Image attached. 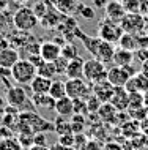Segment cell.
I'll return each mask as SVG.
<instances>
[{
    "mask_svg": "<svg viewBox=\"0 0 148 150\" xmlns=\"http://www.w3.org/2000/svg\"><path fill=\"white\" fill-rule=\"evenodd\" d=\"M38 68L29 59H19L11 68V78L19 86H30L32 81L36 78Z\"/></svg>",
    "mask_w": 148,
    "mask_h": 150,
    "instance_id": "obj_1",
    "label": "cell"
},
{
    "mask_svg": "<svg viewBox=\"0 0 148 150\" xmlns=\"http://www.w3.org/2000/svg\"><path fill=\"white\" fill-rule=\"evenodd\" d=\"M13 24L19 32L27 33V32H32L35 27H38L39 19H38V16L35 14L33 8L21 6L13 16Z\"/></svg>",
    "mask_w": 148,
    "mask_h": 150,
    "instance_id": "obj_2",
    "label": "cell"
},
{
    "mask_svg": "<svg viewBox=\"0 0 148 150\" xmlns=\"http://www.w3.org/2000/svg\"><path fill=\"white\" fill-rule=\"evenodd\" d=\"M123 33H125V32H123L120 22H115L109 18L101 19V22H99V25H98V36L99 38L106 40V41H110L114 44L118 43V40L121 38Z\"/></svg>",
    "mask_w": 148,
    "mask_h": 150,
    "instance_id": "obj_3",
    "label": "cell"
},
{
    "mask_svg": "<svg viewBox=\"0 0 148 150\" xmlns=\"http://www.w3.org/2000/svg\"><path fill=\"white\" fill-rule=\"evenodd\" d=\"M107 76V68L101 60L98 59H88L85 60L83 63V79L90 84H95V82H99V81L106 79Z\"/></svg>",
    "mask_w": 148,
    "mask_h": 150,
    "instance_id": "obj_4",
    "label": "cell"
},
{
    "mask_svg": "<svg viewBox=\"0 0 148 150\" xmlns=\"http://www.w3.org/2000/svg\"><path fill=\"white\" fill-rule=\"evenodd\" d=\"M123 32L131 35H139L145 32V25H147V18L140 13H126L125 18L120 21Z\"/></svg>",
    "mask_w": 148,
    "mask_h": 150,
    "instance_id": "obj_5",
    "label": "cell"
},
{
    "mask_svg": "<svg viewBox=\"0 0 148 150\" xmlns=\"http://www.w3.org/2000/svg\"><path fill=\"white\" fill-rule=\"evenodd\" d=\"M65 87H66V96L69 98H81L87 100L91 95V86H88L85 79H66L65 81Z\"/></svg>",
    "mask_w": 148,
    "mask_h": 150,
    "instance_id": "obj_6",
    "label": "cell"
},
{
    "mask_svg": "<svg viewBox=\"0 0 148 150\" xmlns=\"http://www.w3.org/2000/svg\"><path fill=\"white\" fill-rule=\"evenodd\" d=\"M133 76L129 74V71L126 70V67H118V65H112L110 68H107V76L106 79L109 81L114 87H125L126 82Z\"/></svg>",
    "mask_w": 148,
    "mask_h": 150,
    "instance_id": "obj_7",
    "label": "cell"
},
{
    "mask_svg": "<svg viewBox=\"0 0 148 150\" xmlns=\"http://www.w3.org/2000/svg\"><path fill=\"white\" fill-rule=\"evenodd\" d=\"M6 103L8 106L11 108H22L24 103H25L27 100H29V95H27L25 88L22 86H11L6 88Z\"/></svg>",
    "mask_w": 148,
    "mask_h": 150,
    "instance_id": "obj_8",
    "label": "cell"
},
{
    "mask_svg": "<svg viewBox=\"0 0 148 150\" xmlns=\"http://www.w3.org/2000/svg\"><path fill=\"white\" fill-rule=\"evenodd\" d=\"M114 90H115V87L112 86L107 79H102V81H99V82L91 84V92H93V95L98 96L102 103H109L112 95H114Z\"/></svg>",
    "mask_w": 148,
    "mask_h": 150,
    "instance_id": "obj_9",
    "label": "cell"
},
{
    "mask_svg": "<svg viewBox=\"0 0 148 150\" xmlns=\"http://www.w3.org/2000/svg\"><path fill=\"white\" fill-rule=\"evenodd\" d=\"M109 103L117 109L118 112H125L128 108H129V93L125 87H115L114 95Z\"/></svg>",
    "mask_w": 148,
    "mask_h": 150,
    "instance_id": "obj_10",
    "label": "cell"
},
{
    "mask_svg": "<svg viewBox=\"0 0 148 150\" xmlns=\"http://www.w3.org/2000/svg\"><path fill=\"white\" fill-rule=\"evenodd\" d=\"M115 51H117V47H115V44H114V43H110V41H106V40H102L93 59L101 60V62H102L104 65L114 63V55H115Z\"/></svg>",
    "mask_w": 148,
    "mask_h": 150,
    "instance_id": "obj_11",
    "label": "cell"
},
{
    "mask_svg": "<svg viewBox=\"0 0 148 150\" xmlns=\"http://www.w3.org/2000/svg\"><path fill=\"white\" fill-rule=\"evenodd\" d=\"M125 88L128 90V93H134V92L145 93L148 90V76H145L142 71H139L137 74H134L133 78L126 82Z\"/></svg>",
    "mask_w": 148,
    "mask_h": 150,
    "instance_id": "obj_12",
    "label": "cell"
},
{
    "mask_svg": "<svg viewBox=\"0 0 148 150\" xmlns=\"http://www.w3.org/2000/svg\"><path fill=\"white\" fill-rule=\"evenodd\" d=\"M39 55L44 62H55L62 55V46H58L55 41H44L39 47Z\"/></svg>",
    "mask_w": 148,
    "mask_h": 150,
    "instance_id": "obj_13",
    "label": "cell"
},
{
    "mask_svg": "<svg viewBox=\"0 0 148 150\" xmlns=\"http://www.w3.org/2000/svg\"><path fill=\"white\" fill-rule=\"evenodd\" d=\"M104 11H106V18H109L115 22H120L126 14V10L123 6L121 0H109Z\"/></svg>",
    "mask_w": 148,
    "mask_h": 150,
    "instance_id": "obj_14",
    "label": "cell"
},
{
    "mask_svg": "<svg viewBox=\"0 0 148 150\" xmlns=\"http://www.w3.org/2000/svg\"><path fill=\"white\" fill-rule=\"evenodd\" d=\"M19 59H21L19 57V51L16 47H13V46L5 47V49L0 51V68L11 70Z\"/></svg>",
    "mask_w": 148,
    "mask_h": 150,
    "instance_id": "obj_15",
    "label": "cell"
},
{
    "mask_svg": "<svg viewBox=\"0 0 148 150\" xmlns=\"http://www.w3.org/2000/svg\"><path fill=\"white\" fill-rule=\"evenodd\" d=\"M83 63H85V60L79 55L74 57L73 60H69L65 76L68 79H83Z\"/></svg>",
    "mask_w": 148,
    "mask_h": 150,
    "instance_id": "obj_16",
    "label": "cell"
},
{
    "mask_svg": "<svg viewBox=\"0 0 148 150\" xmlns=\"http://www.w3.org/2000/svg\"><path fill=\"white\" fill-rule=\"evenodd\" d=\"M54 111L57 112V115L69 119L74 114V100L69 98V96H63V98L57 100L55 101V106H54Z\"/></svg>",
    "mask_w": 148,
    "mask_h": 150,
    "instance_id": "obj_17",
    "label": "cell"
},
{
    "mask_svg": "<svg viewBox=\"0 0 148 150\" xmlns=\"http://www.w3.org/2000/svg\"><path fill=\"white\" fill-rule=\"evenodd\" d=\"M135 55H134V51H128V49H123V47H117L115 51V55H114V63L112 65H118V67H128L134 62Z\"/></svg>",
    "mask_w": 148,
    "mask_h": 150,
    "instance_id": "obj_18",
    "label": "cell"
},
{
    "mask_svg": "<svg viewBox=\"0 0 148 150\" xmlns=\"http://www.w3.org/2000/svg\"><path fill=\"white\" fill-rule=\"evenodd\" d=\"M65 18V14H62L60 11L55 8V10H52V13H51V8H49V11L43 16L41 19H39V24L41 25H44L46 29H51V27H57L60 22H62V19Z\"/></svg>",
    "mask_w": 148,
    "mask_h": 150,
    "instance_id": "obj_19",
    "label": "cell"
},
{
    "mask_svg": "<svg viewBox=\"0 0 148 150\" xmlns=\"http://www.w3.org/2000/svg\"><path fill=\"white\" fill-rule=\"evenodd\" d=\"M96 114H98V117H99V120L107 122V123H112V122H114V120L118 117V111H117L114 106H112L110 103H102L101 106H99Z\"/></svg>",
    "mask_w": 148,
    "mask_h": 150,
    "instance_id": "obj_20",
    "label": "cell"
},
{
    "mask_svg": "<svg viewBox=\"0 0 148 150\" xmlns=\"http://www.w3.org/2000/svg\"><path fill=\"white\" fill-rule=\"evenodd\" d=\"M51 86H52V79H47V78H43V76L36 74V78L32 81L30 88L33 93H49Z\"/></svg>",
    "mask_w": 148,
    "mask_h": 150,
    "instance_id": "obj_21",
    "label": "cell"
},
{
    "mask_svg": "<svg viewBox=\"0 0 148 150\" xmlns=\"http://www.w3.org/2000/svg\"><path fill=\"white\" fill-rule=\"evenodd\" d=\"M33 104L36 108H47V109H54L55 106V100L52 98L49 93H33Z\"/></svg>",
    "mask_w": 148,
    "mask_h": 150,
    "instance_id": "obj_22",
    "label": "cell"
},
{
    "mask_svg": "<svg viewBox=\"0 0 148 150\" xmlns=\"http://www.w3.org/2000/svg\"><path fill=\"white\" fill-rule=\"evenodd\" d=\"M54 123V131L57 133V134H66V133H73V128H71V122L69 119H66V117H60L57 115L55 117V120L52 122Z\"/></svg>",
    "mask_w": 148,
    "mask_h": 150,
    "instance_id": "obj_23",
    "label": "cell"
},
{
    "mask_svg": "<svg viewBox=\"0 0 148 150\" xmlns=\"http://www.w3.org/2000/svg\"><path fill=\"white\" fill-rule=\"evenodd\" d=\"M81 41H82V44H83V47H85V49L91 54V57H95V54H96V51H98V47H99V44H101L102 40L99 38V36L83 35Z\"/></svg>",
    "mask_w": 148,
    "mask_h": 150,
    "instance_id": "obj_24",
    "label": "cell"
},
{
    "mask_svg": "<svg viewBox=\"0 0 148 150\" xmlns=\"http://www.w3.org/2000/svg\"><path fill=\"white\" fill-rule=\"evenodd\" d=\"M77 6H79V3L76 0H60L55 5V8L65 16H71L73 13H77Z\"/></svg>",
    "mask_w": 148,
    "mask_h": 150,
    "instance_id": "obj_25",
    "label": "cell"
},
{
    "mask_svg": "<svg viewBox=\"0 0 148 150\" xmlns=\"http://www.w3.org/2000/svg\"><path fill=\"white\" fill-rule=\"evenodd\" d=\"M69 122H71V128H73L74 134L83 133V129L87 128V123H88V120H87L85 115H82V114H73Z\"/></svg>",
    "mask_w": 148,
    "mask_h": 150,
    "instance_id": "obj_26",
    "label": "cell"
},
{
    "mask_svg": "<svg viewBox=\"0 0 148 150\" xmlns=\"http://www.w3.org/2000/svg\"><path fill=\"white\" fill-rule=\"evenodd\" d=\"M118 47H123V49H128V51H135L137 49V41H135V35H131V33H123L121 38L118 40Z\"/></svg>",
    "mask_w": 148,
    "mask_h": 150,
    "instance_id": "obj_27",
    "label": "cell"
},
{
    "mask_svg": "<svg viewBox=\"0 0 148 150\" xmlns=\"http://www.w3.org/2000/svg\"><path fill=\"white\" fill-rule=\"evenodd\" d=\"M49 95H51L55 101L60 100V98H63V96H66L65 82H63V81H52V86H51Z\"/></svg>",
    "mask_w": 148,
    "mask_h": 150,
    "instance_id": "obj_28",
    "label": "cell"
},
{
    "mask_svg": "<svg viewBox=\"0 0 148 150\" xmlns=\"http://www.w3.org/2000/svg\"><path fill=\"white\" fill-rule=\"evenodd\" d=\"M38 74L43 76V78H47V79L54 81V78H57V71H55L54 62H44L38 68Z\"/></svg>",
    "mask_w": 148,
    "mask_h": 150,
    "instance_id": "obj_29",
    "label": "cell"
},
{
    "mask_svg": "<svg viewBox=\"0 0 148 150\" xmlns=\"http://www.w3.org/2000/svg\"><path fill=\"white\" fill-rule=\"evenodd\" d=\"M22 149L24 147L19 142V139H16V137L8 136L0 141V150H22Z\"/></svg>",
    "mask_w": 148,
    "mask_h": 150,
    "instance_id": "obj_30",
    "label": "cell"
},
{
    "mask_svg": "<svg viewBox=\"0 0 148 150\" xmlns=\"http://www.w3.org/2000/svg\"><path fill=\"white\" fill-rule=\"evenodd\" d=\"M142 106H145L143 93H140V92L129 93V108L128 109H135V108H142Z\"/></svg>",
    "mask_w": 148,
    "mask_h": 150,
    "instance_id": "obj_31",
    "label": "cell"
},
{
    "mask_svg": "<svg viewBox=\"0 0 148 150\" xmlns=\"http://www.w3.org/2000/svg\"><path fill=\"white\" fill-rule=\"evenodd\" d=\"M126 13H140L142 0H121Z\"/></svg>",
    "mask_w": 148,
    "mask_h": 150,
    "instance_id": "obj_32",
    "label": "cell"
},
{
    "mask_svg": "<svg viewBox=\"0 0 148 150\" xmlns=\"http://www.w3.org/2000/svg\"><path fill=\"white\" fill-rule=\"evenodd\" d=\"M62 55L68 60H73L74 57H77V49H76V46L73 43H65L62 46Z\"/></svg>",
    "mask_w": 148,
    "mask_h": 150,
    "instance_id": "obj_33",
    "label": "cell"
},
{
    "mask_svg": "<svg viewBox=\"0 0 148 150\" xmlns=\"http://www.w3.org/2000/svg\"><path fill=\"white\" fill-rule=\"evenodd\" d=\"M74 141H76V134L74 133H66V134H60L58 136V144H62L66 149H73L74 147Z\"/></svg>",
    "mask_w": 148,
    "mask_h": 150,
    "instance_id": "obj_34",
    "label": "cell"
},
{
    "mask_svg": "<svg viewBox=\"0 0 148 150\" xmlns=\"http://www.w3.org/2000/svg\"><path fill=\"white\" fill-rule=\"evenodd\" d=\"M85 101H87V108H88V114H90V112H98L99 106L102 104V101L99 100L98 96H95L93 93H91V95Z\"/></svg>",
    "mask_w": 148,
    "mask_h": 150,
    "instance_id": "obj_35",
    "label": "cell"
},
{
    "mask_svg": "<svg viewBox=\"0 0 148 150\" xmlns=\"http://www.w3.org/2000/svg\"><path fill=\"white\" fill-rule=\"evenodd\" d=\"M68 62H69V60L65 59L63 55H60V57H58V59L54 62V65H55V71H57V76H63V74L66 73Z\"/></svg>",
    "mask_w": 148,
    "mask_h": 150,
    "instance_id": "obj_36",
    "label": "cell"
},
{
    "mask_svg": "<svg viewBox=\"0 0 148 150\" xmlns=\"http://www.w3.org/2000/svg\"><path fill=\"white\" fill-rule=\"evenodd\" d=\"M77 13L82 14V18H85V19H93L95 18V10L91 6H88L87 3H79Z\"/></svg>",
    "mask_w": 148,
    "mask_h": 150,
    "instance_id": "obj_37",
    "label": "cell"
},
{
    "mask_svg": "<svg viewBox=\"0 0 148 150\" xmlns=\"http://www.w3.org/2000/svg\"><path fill=\"white\" fill-rule=\"evenodd\" d=\"M135 41H137V49H147L148 47V35L143 32V33L135 35ZM135 49V51H137Z\"/></svg>",
    "mask_w": 148,
    "mask_h": 150,
    "instance_id": "obj_38",
    "label": "cell"
},
{
    "mask_svg": "<svg viewBox=\"0 0 148 150\" xmlns=\"http://www.w3.org/2000/svg\"><path fill=\"white\" fill-rule=\"evenodd\" d=\"M87 136L83 134V133H79V134H76V141H74V147L73 149H76V150H82L83 149V145L87 144Z\"/></svg>",
    "mask_w": 148,
    "mask_h": 150,
    "instance_id": "obj_39",
    "label": "cell"
},
{
    "mask_svg": "<svg viewBox=\"0 0 148 150\" xmlns=\"http://www.w3.org/2000/svg\"><path fill=\"white\" fill-rule=\"evenodd\" d=\"M102 145L104 144H101L98 139H88L82 150H102Z\"/></svg>",
    "mask_w": 148,
    "mask_h": 150,
    "instance_id": "obj_40",
    "label": "cell"
},
{
    "mask_svg": "<svg viewBox=\"0 0 148 150\" xmlns=\"http://www.w3.org/2000/svg\"><path fill=\"white\" fill-rule=\"evenodd\" d=\"M102 150H125V147L117 141H109V142L102 145Z\"/></svg>",
    "mask_w": 148,
    "mask_h": 150,
    "instance_id": "obj_41",
    "label": "cell"
},
{
    "mask_svg": "<svg viewBox=\"0 0 148 150\" xmlns=\"http://www.w3.org/2000/svg\"><path fill=\"white\" fill-rule=\"evenodd\" d=\"M33 144H36V145H46V136L43 134V133H38V134H35V137H33Z\"/></svg>",
    "mask_w": 148,
    "mask_h": 150,
    "instance_id": "obj_42",
    "label": "cell"
},
{
    "mask_svg": "<svg viewBox=\"0 0 148 150\" xmlns=\"http://www.w3.org/2000/svg\"><path fill=\"white\" fill-rule=\"evenodd\" d=\"M140 14H143L148 19V0H142V8H140Z\"/></svg>",
    "mask_w": 148,
    "mask_h": 150,
    "instance_id": "obj_43",
    "label": "cell"
},
{
    "mask_svg": "<svg viewBox=\"0 0 148 150\" xmlns=\"http://www.w3.org/2000/svg\"><path fill=\"white\" fill-rule=\"evenodd\" d=\"M91 2H93V5L96 6V8H106V5H107V2H109V0H91Z\"/></svg>",
    "mask_w": 148,
    "mask_h": 150,
    "instance_id": "obj_44",
    "label": "cell"
},
{
    "mask_svg": "<svg viewBox=\"0 0 148 150\" xmlns=\"http://www.w3.org/2000/svg\"><path fill=\"white\" fill-rule=\"evenodd\" d=\"M140 71H142L145 76H148V59L142 62V65H140Z\"/></svg>",
    "mask_w": 148,
    "mask_h": 150,
    "instance_id": "obj_45",
    "label": "cell"
},
{
    "mask_svg": "<svg viewBox=\"0 0 148 150\" xmlns=\"http://www.w3.org/2000/svg\"><path fill=\"white\" fill-rule=\"evenodd\" d=\"M29 150H51L47 145H36V144H33Z\"/></svg>",
    "mask_w": 148,
    "mask_h": 150,
    "instance_id": "obj_46",
    "label": "cell"
},
{
    "mask_svg": "<svg viewBox=\"0 0 148 150\" xmlns=\"http://www.w3.org/2000/svg\"><path fill=\"white\" fill-rule=\"evenodd\" d=\"M8 106V103H6V98L5 96H2L0 95V111H5V108Z\"/></svg>",
    "mask_w": 148,
    "mask_h": 150,
    "instance_id": "obj_47",
    "label": "cell"
},
{
    "mask_svg": "<svg viewBox=\"0 0 148 150\" xmlns=\"http://www.w3.org/2000/svg\"><path fill=\"white\" fill-rule=\"evenodd\" d=\"M51 150H68L66 147H63V145L62 144H54V145H52V147H51Z\"/></svg>",
    "mask_w": 148,
    "mask_h": 150,
    "instance_id": "obj_48",
    "label": "cell"
},
{
    "mask_svg": "<svg viewBox=\"0 0 148 150\" xmlns=\"http://www.w3.org/2000/svg\"><path fill=\"white\" fill-rule=\"evenodd\" d=\"M143 101H145V106L148 108V90L143 93Z\"/></svg>",
    "mask_w": 148,
    "mask_h": 150,
    "instance_id": "obj_49",
    "label": "cell"
},
{
    "mask_svg": "<svg viewBox=\"0 0 148 150\" xmlns=\"http://www.w3.org/2000/svg\"><path fill=\"white\" fill-rule=\"evenodd\" d=\"M49 2H52V5H57V3L60 2V0H49Z\"/></svg>",
    "mask_w": 148,
    "mask_h": 150,
    "instance_id": "obj_50",
    "label": "cell"
},
{
    "mask_svg": "<svg viewBox=\"0 0 148 150\" xmlns=\"http://www.w3.org/2000/svg\"><path fill=\"white\" fill-rule=\"evenodd\" d=\"M145 33L148 35V19H147V25H145Z\"/></svg>",
    "mask_w": 148,
    "mask_h": 150,
    "instance_id": "obj_51",
    "label": "cell"
},
{
    "mask_svg": "<svg viewBox=\"0 0 148 150\" xmlns=\"http://www.w3.org/2000/svg\"><path fill=\"white\" fill-rule=\"evenodd\" d=\"M76 2H77V3H82V2H83V0H76Z\"/></svg>",
    "mask_w": 148,
    "mask_h": 150,
    "instance_id": "obj_52",
    "label": "cell"
},
{
    "mask_svg": "<svg viewBox=\"0 0 148 150\" xmlns=\"http://www.w3.org/2000/svg\"><path fill=\"white\" fill-rule=\"evenodd\" d=\"M68 150H76V149H68Z\"/></svg>",
    "mask_w": 148,
    "mask_h": 150,
    "instance_id": "obj_53",
    "label": "cell"
},
{
    "mask_svg": "<svg viewBox=\"0 0 148 150\" xmlns=\"http://www.w3.org/2000/svg\"><path fill=\"white\" fill-rule=\"evenodd\" d=\"M147 49H148V47H147Z\"/></svg>",
    "mask_w": 148,
    "mask_h": 150,
    "instance_id": "obj_54",
    "label": "cell"
}]
</instances>
